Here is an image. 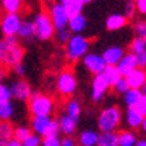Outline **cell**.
Instances as JSON below:
<instances>
[{
    "label": "cell",
    "mask_w": 146,
    "mask_h": 146,
    "mask_svg": "<svg viewBox=\"0 0 146 146\" xmlns=\"http://www.w3.org/2000/svg\"><path fill=\"white\" fill-rule=\"evenodd\" d=\"M0 42H2V48H3V54H2L3 66L13 69L16 64H21L25 51L18 42V36H5L3 41Z\"/></svg>",
    "instance_id": "1"
},
{
    "label": "cell",
    "mask_w": 146,
    "mask_h": 146,
    "mask_svg": "<svg viewBox=\"0 0 146 146\" xmlns=\"http://www.w3.org/2000/svg\"><path fill=\"white\" fill-rule=\"evenodd\" d=\"M28 108L32 117H51L56 108V102L50 95L41 92H32L28 100Z\"/></svg>",
    "instance_id": "2"
},
{
    "label": "cell",
    "mask_w": 146,
    "mask_h": 146,
    "mask_svg": "<svg viewBox=\"0 0 146 146\" xmlns=\"http://www.w3.org/2000/svg\"><path fill=\"white\" fill-rule=\"evenodd\" d=\"M89 45H91V42H89V40L85 35H73L72 34L70 40L64 45L66 58L69 60L70 63L79 62L80 58H83L85 56L88 54Z\"/></svg>",
    "instance_id": "3"
},
{
    "label": "cell",
    "mask_w": 146,
    "mask_h": 146,
    "mask_svg": "<svg viewBox=\"0 0 146 146\" xmlns=\"http://www.w3.org/2000/svg\"><path fill=\"white\" fill-rule=\"evenodd\" d=\"M121 124V110L117 105L105 107L98 115V129L101 133L115 131Z\"/></svg>",
    "instance_id": "4"
},
{
    "label": "cell",
    "mask_w": 146,
    "mask_h": 146,
    "mask_svg": "<svg viewBox=\"0 0 146 146\" xmlns=\"http://www.w3.org/2000/svg\"><path fill=\"white\" fill-rule=\"evenodd\" d=\"M32 23H34V29H35V36L38 40L47 41V40H50L54 36L56 29H54L53 22H51L47 12H38L34 16Z\"/></svg>",
    "instance_id": "5"
},
{
    "label": "cell",
    "mask_w": 146,
    "mask_h": 146,
    "mask_svg": "<svg viewBox=\"0 0 146 146\" xmlns=\"http://www.w3.org/2000/svg\"><path fill=\"white\" fill-rule=\"evenodd\" d=\"M56 86L60 95H63V96L73 95L78 89V79L75 76V73L69 69L60 72L57 76V80H56Z\"/></svg>",
    "instance_id": "6"
},
{
    "label": "cell",
    "mask_w": 146,
    "mask_h": 146,
    "mask_svg": "<svg viewBox=\"0 0 146 146\" xmlns=\"http://www.w3.org/2000/svg\"><path fill=\"white\" fill-rule=\"evenodd\" d=\"M48 16H50L51 22H53V27L56 31H62V29H67V23H69V15L66 9L62 6L60 2H54L50 3L48 6Z\"/></svg>",
    "instance_id": "7"
},
{
    "label": "cell",
    "mask_w": 146,
    "mask_h": 146,
    "mask_svg": "<svg viewBox=\"0 0 146 146\" xmlns=\"http://www.w3.org/2000/svg\"><path fill=\"white\" fill-rule=\"evenodd\" d=\"M22 18L21 15H12V13H5L0 19V31L5 36H16L19 27H21Z\"/></svg>",
    "instance_id": "8"
},
{
    "label": "cell",
    "mask_w": 146,
    "mask_h": 146,
    "mask_svg": "<svg viewBox=\"0 0 146 146\" xmlns=\"http://www.w3.org/2000/svg\"><path fill=\"white\" fill-rule=\"evenodd\" d=\"M9 89H10V96H12V98L16 100V101H21V102L28 101L31 98V95H32L31 85L27 80H23V79L15 80L9 86Z\"/></svg>",
    "instance_id": "9"
},
{
    "label": "cell",
    "mask_w": 146,
    "mask_h": 146,
    "mask_svg": "<svg viewBox=\"0 0 146 146\" xmlns=\"http://www.w3.org/2000/svg\"><path fill=\"white\" fill-rule=\"evenodd\" d=\"M110 88H111V86L107 83V80L101 75L94 76L92 86H91V100L94 102H101L104 100V96L108 94Z\"/></svg>",
    "instance_id": "10"
},
{
    "label": "cell",
    "mask_w": 146,
    "mask_h": 146,
    "mask_svg": "<svg viewBox=\"0 0 146 146\" xmlns=\"http://www.w3.org/2000/svg\"><path fill=\"white\" fill-rule=\"evenodd\" d=\"M82 62H83L85 69H86L89 73H92L94 76L101 75V73L104 72V69H105V63H104L101 54H98V53H88L82 58Z\"/></svg>",
    "instance_id": "11"
},
{
    "label": "cell",
    "mask_w": 146,
    "mask_h": 146,
    "mask_svg": "<svg viewBox=\"0 0 146 146\" xmlns=\"http://www.w3.org/2000/svg\"><path fill=\"white\" fill-rule=\"evenodd\" d=\"M51 121H53L51 117H32L31 123H29L31 131L42 139V137L47 136L48 129H50V126H51Z\"/></svg>",
    "instance_id": "12"
},
{
    "label": "cell",
    "mask_w": 146,
    "mask_h": 146,
    "mask_svg": "<svg viewBox=\"0 0 146 146\" xmlns=\"http://www.w3.org/2000/svg\"><path fill=\"white\" fill-rule=\"evenodd\" d=\"M124 54L126 53L123 50V47H120V45H111V47L105 48V50L102 51L101 57L104 60L105 66H117L118 62L123 58Z\"/></svg>",
    "instance_id": "13"
},
{
    "label": "cell",
    "mask_w": 146,
    "mask_h": 146,
    "mask_svg": "<svg viewBox=\"0 0 146 146\" xmlns=\"http://www.w3.org/2000/svg\"><path fill=\"white\" fill-rule=\"evenodd\" d=\"M127 85H129V89H142V86L146 83V73L145 69H139L136 67L135 70H131L127 76H124Z\"/></svg>",
    "instance_id": "14"
},
{
    "label": "cell",
    "mask_w": 146,
    "mask_h": 146,
    "mask_svg": "<svg viewBox=\"0 0 146 146\" xmlns=\"http://www.w3.org/2000/svg\"><path fill=\"white\" fill-rule=\"evenodd\" d=\"M86 27H88V19L83 13L72 16L67 23V29L70 31V34L73 32V35H82V32L86 29Z\"/></svg>",
    "instance_id": "15"
},
{
    "label": "cell",
    "mask_w": 146,
    "mask_h": 146,
    "mask_svg": "<svg viewBox=\"0 0 146 146\" xmlns=\"http://www.w3.org/2000/svg\"><path fill=\"white\" fill-rule=\"evenodd\" d=\"M60 3H62V6L66 9L69 18H72V16L80 15L83 7L86 5H89L91 2L89 0H62Z\"/></svg>",
    "instance_id": "16"
},
{
    "label": "cell",
    "mask_w": 146,
    "mask_h": 146,
    "mask_svg": "<svg viewBox=\"0 0 146 146\" xmlns=\"http://www.w3.org/2000/svg\"><path fill=\"white\" fill-rule=\"evenodd\" d=\"M115 67H117V70L120 72V75L123 76V78H124V76H127L131 70H135V69L137 67V64H136V58H135V54H131V53L124 54V56H123V58L120 60L118 64H117Z\"/></svg>",
    "instance_id": "17"
},
{
    "label": "cell",
    "mask_w": 146,
    "mask_h": 146,
    "mask_svg": "<svg viewBox=\"0 0 146 146\" xmlns=\"http://www.w3.org/2000/svg\"><path fill=\"white\" fill-rule=\"evenodd\" d=\"M124 120H126V124H127V130H136L142 127L143 123V115H140L137 113L136 108H127V111L124 114Z\"/></svg>",
    "instance_id": "18"
},
{
    "label": "cell",
    "mask_w": 146,
    "mask_h": 146,
    "mask_svg": "<svg viewBox=\"0 0 146 146\" xmlns=\"http://www.w3.org/2000/svg\"><path fill=\"white\" fill-rule=\"evenodd\" d=\"M57 123H58V129L60 133H63L64 136H72L73 133L76 131L78 129V121L72 120L70 117H67L66 114H62L57 118Z\"/></svg>",
    "instance_id": "19"
},
{
    "label": "cell",
    "mask_w": 146,
    "mask_h": 146,
    "mask_svg": "<svg viewBox=\"0 0 146 146\" xmlns=\"http://www.w3.org/2000/svg\"><path fill=\"white\" fill-rule=\"evenodd\" d=\"M127 25V19L123 16V13H111L105 19V28L108 31H118Z\"/></svg>",
    "instance_id": "20"
},
{
    "label": "cell",
    "mask_w": 146,
    "mask_h": 146,
    "mask_svg": "<svg viewBox=\"0 0 146 146\" xmlns=\"http://www.w3.org/2000/svg\"><path fill=\"white\" fill-rule=\"evenodd\" d=\"M98 136H100V133H96L95 130H83L79 133L76 142L80 146H96Z\"/></svg>",
    "instance_id": "21"
},
{
    "label": "cell",
    "mask_w": 146,
    "mask_h": 146,
    "mask_svg": "<svg viewBox=\"0 0 146 146\" xmlns=\"http://www.w3.org/2000/svg\"><path fill=\"white\" fill-rule=\"evenodd\" d=\"M101 76L107 80V83L110 85V86H114V85L123 78L120 75V72L117 70V67L115 66H105V69H104V72L101 73Z\"/></svg>",
    "instance_id": "22"
},
{
    "label": "cell",
    "mask_w": 146,
    "mask_h": 146,
    "mask_svg": "<svg viewBox=\"0 0 146 146\" xmlns=\"http://www.w3.org/2000/svg\"><path fill=\"white\" fill-rule=\"evenodd\" d=\"M13 139V126L10 121H0V146H5Z\"/></svg>",
    "instance_id": "23"
},
{
    "label": "cell",
    "mask_w": 146,
    "mask_h": 146,
    "mask_svg": "<svg viewBox=\"0 0 146 146\" xmlns=\"http://www.w3.org/2000/svg\"><path fill=\"white\" fill-rule=\"evenodd\" d=\"M16 35L19 36V38H22V40H31L32 36H35V29H34L32 21L23 19L21 22V27H19V31H18Z\"/></svg>",
    "instance_id": "24"
},
{
    "label": "cell",
    "mask_w": 146,
    "mask_h": 146,
    "mask_svg": "<svg viewBox=\"0 0 146 146\" xmlns=\"http://www.w3.org/2000/svg\"><path fill=\"white\" fill-rule=\"evenodd\" d=\"M137 136L131 130H123L118 133V146H136Z\"/></svg>",
    "instance_id": "25"
},
{
    "label": "cell",
    "mask_w": 146,
    "mask_h": 146,
    "mask_svg": "<svg viewBox=\"0 0 146 146\" xmlns=\"http://www.w3.org/2000/svg\"><path fill=\"white\" fill-rule=\"evenodd\" d=\"M96 146H118V133L117 131L101 133L98 136Z\"/></svg>",
    "instance_id": "26"
},
{
    "label": "cell",
    "mask_w": 146,
    "mask_h": 146,
    "mask_svg": "<svg viewBox=\"0 0 146 146\" xmlns=\"http://www.w3.org/2000/svg\"><path fill=\"white\" fill-rule=\"evenodd\" d=\"M140 98H142V92L139 89H129L123 95V101H124L127 108H135Z\"/></svg>",
    "instance_id": "27"
},
{
    "label": "cell",
    "mask_w": 146,
    "mask_h": 146,
    "mask_svg": "<svg viewBox=\"0 0 146 146\" xmlns=\"http://www.w3.org/2000/svg\"><path fill=\"white\" fill-rule=\"evenodd\" d=\"M80 113H82V108H80V104L76 101V100H69L66 102V115L70 117L72 120L78 121L79 117H80Z\"/></svg>",
    "instance_id": "28"
},
{
    "label": "cell",
    "mask_w": 146,
    "mask_h": 146,
    "mask_svg": "<svg viewBox=\"0 0 146 146\" xmlns=\"http://www.w3.org/2000/svg\"><path fill=\"white\" fill-rule=\"evenodd\" d=\"M15 115V105L12 101L0 104V121H10Z\"/></svg>",
    "instance_id": "29"
},
{
    "label": "cell",
    "mask_w": 146,
    "mask_h": 146,
    "mask_svg": "<svg viewBox=\"0 0 146 146\" xmlns=\"http://www.w3.org/2000/svg\"><path fill=\"white\" fill-rule=\"evenodd\" d=\"M2 7L5 10V13H12V15H19V12L22 9V2L21 0H3Z\"/></svg>",
    "instance_id": "30"
},
{
    "label": "cell",
    "mask_w": 146,
    "mask_h": 146,
    "mask_svg": "<svg viewBox=\"0 0 146 146\" xmlns=\"http://www.w3.org/2000/svg\"><path fill=\"white\" fill-rule=\"evenodd\" d=\"M32 135V131H31V127L29 126H18V127H13V139L18 140V142H23L25 139H28L29 136Z\"/></svg>",
    "instance_id": "31"
},
{
    "label": "cell",
    "mask_w": 146,
    "mask_h": 146,
    "mask_svg": "<svg viewBox=\"0 0 146 146\" xmlns=\"http://www.w3.org/2000/svg\"><path fill=\"white\" fill-rule=\"evenodd\" d=\"M143 51H146V41L136 36V38L130 42V53L131 54H139V53H143Z\"/></svg>",
    "instance_id": "32"
},
{
    "label": "cell",
    "mask_w": 146,
    "mask_h": 146,
    "mask_svg": "<svg viewBox=\"0 0 146 146\" xmlns=\"http://www.w3.org/2000/svg\"><path fill=\"white\" fill-rule=\"evenodd\" d=\"M54 36H56V41H57L58 44H64V45H66L67 41L70 40L72 34H70L69 29H62V31H56Z\"/></svg>",
    "instance_id": "33"
},
{
    "label": "cell",
    "mask_w": 146,
    "mask_h": 146,
    "mask_svg": "<svg viewBox=\"0 0 146 146\" xmlns=\"http://www.w3.org/2000/svg\"><path fill=\"white\" fill-rule=\"evenodd\" d=\"M135 34L137 38L146 41V21H137L135 23Z\"/></svg>",
    "instance_id": "34"
},
{
    "label": "cell",
    "mask_w": 146,
    "mask_h": 146,
    "mask_svg": "<svg viewBox=\"0 0 146 146\" xmlns=\"http://www.w3.org/2000/svg\"><path fill=\"white\" fill-rule=\"evenodd\" d=\"M12 101V96H10V89L7 85H5L3 82H0V104H5Z\"/></svg>",
    "instance_id": "35"
},
{
    "label": "cell",
    "mask_w": 146,
    "mask_h": 146,
    "mask_svg": "<svg viewBox=\"0 0 146 146\" xmlns=\"http://www.w3.org/2000/svg\"><path fill=\"white\" fill-rule=\"evenodd\" d=\"M113 89H114V92H117V94H121V95H124L127 91H129V85H127V82H126V79L124 78H121L114 86H113Z\"/></svg>",
    "instance_id": "36"
},
{
    "label": "cell",
    "mask_w": 146,
    "mask_h": 146,
    "mask_svg": "<svg viewBox=\"0 0 146 146\" xmlns=\"http://www.w3.org/2000/svg\"><path fill=\"white\" fill-rule=\"evenodd\" d=\"M135 2H126L124 3V13H123V16L129 21V19H131L133 16H135Z\"/></svg>",
    "instance_id": "37"
},
{
    "label": "cell",
    "mask_w": 146,
    "mask_h": 146,
    "mask_svg": "<svg viewBox=\"0 0 146 146\" xmlns=\"http://www.w3.org/2000/svg\"><path fill=\"white\" fill-rule=\"evenodd\" d=\"M41 146H60L58 136H45L41 139Z\"/></svg>",
    "instance_id": "38"
},
{
    "label": "cell",
    "mask_w": 146,
    "mask_h": 146,
    "mask_svg": "<svg viewBox=\"0 0 146 146\" xmlns=\"http://www.w3.org/2000/svg\"><path fill=\"white\" fill-rule=\"evenodd\" d=\"M22 146H41V137L32 133L28 139L22 142Z\"/></svg>",
    "instance_id": "39"
},
{
    "label": "cell",
    "mask_w": 146,
    "mask_h": 146,
    "mask_svg": "<svg viewBox=\"0 0 146 146\" xmlns=\"http://www.w3.org/2000/svg\"><path fill=\"white\" fill-rule=\"evenodd\" d=\"M135 108L137 110V113L140 115L146 117V95H142V98L139 100V102H137V105Z\"/></svg>",
    "instance_id": "40"
},
{
    "label": "cell",
    "mask_w": 146,
    "mask_h": 146,
    "mask_svg": "<svg viewBox=\"0 0 146 146\" xmlns=\"http://www.w3.org/2000/svg\"><path fill=\"white\" fill-rule=\"evenodd\" d=\"M135 58H136V64H137L139 69L146 67V51L139 53V54H135Z\"/></svg>",
    "instance_id": "41"
},
{
    "label": "cell",
    "mask_w": 146,
    "mask_h": 146,
    "mask_svg": "<svg viewBox=\"0 0 146 146\" xmlns=\"http://www.w3.org/2000/svg\"><path fill=\"white\" fill-rule=\"evenodd\" d=\"M135 10L140 15H146V0H137V2H135Z\"/></svg>",
    "instance_id": "42"
},
{
    "label": "cell",
    "mask_w": 146,
    "mask_h": 146,
    "mask_svg": "<svg viewBox=\"0 0 146 146\" xmlns=\"http://www.w3.org/2000/svg\"><path fill=\"white\" fill-rule=\"evenodd\" d=\"M58 133H60L58 123H57V120H53V121H51V126H50V129H48L47 136H58Z\"/></svg>",
    "instance_id": "43"
},
{
    "label": "cell",
    "mask_w": 146,
    "mask_h": 146,
    "mask_svg": "<svg viewBox=\"0 0 146 146\" xmlns=\"http://www.w3.org/2000/svg\"><path fill=\"white\" fill-rule=\"evenodd\" d=\"M78 142L75 137L72 136H64L63 139H60V146H76Z\"/></svg>",
    "instance_id": "44"
},
{
    "label": "cell",
    "mask_w": 146,
    "mask_h": 146,
    "mask_svg": "<svg viewBox=\"0 0 146 146\" xmlns=\"http://www.w3.org/2000/svg\"><path fill=\"white\" fill-rule=\"evenodd\" d=\"M13 72L16 73L18 76H23V75H25V72H27V70H25V66H23V64L21 63V64H16V66L13 67Z\"/></svg>",
    "instance_id": "45"
},
{
    "label": "cell",
    "mask_w": 146,
    "mask_h": 146,
    "mask_svg": "<svg viewBox=\"0 0 146 146\" xmlns=\"http://www.w3.org/2000/svg\"><path fill=\"white\" fill-rule=\"evenodd\" d=\"M5 146H22V143H21V142H18V140H15V139H10Z\"/></svg>",
    "instance_id": "46"
},
{
    "label": "cell",
    "mask_w": 146,
    "mask_h": 146,
    "mask_svg": "<svg viewBox=\"0 0 146 146\" xmlns=\"http://www.w3.org/2000/svg\"><path fill=\"white\" fill-rule=\"evenodd\" d=\"M5 76H6V72H5V67H2V66H0V82H2V80L5 79Z\"/></svg>",
    "instance_id": "47"
},
{
    "label": "cell",
    "mask_w": 146,
    "mask_h": 146,
    "mask_svg": "<svg viewBox=\"0 0 146 146\" xmlns=\"http://www.w3.org/2000/svg\"><path fill=\"white\" fill-rule=\"evenodd\" d=\"M136 146H146V139H137Z\"/></svg>",
    "instance_id": "48"
},
{
    "label": "cell",
    "mask_w": 146,
    "mask_h": 146,
    "mask_svg": "<svg viewBox=\"0 0 146 146\" xmlns=\"http://www.w3.org/2000/svg\"><path fill=\"white\" fill-rule=\"evenodd\" d=\"M142 130L146 133V117H143V123H142Z\"/></svg>",
    "instance_id": "49"
},
{
    "label": "cell",
    "mask_w": 146,
    "mask_h": 146,
    "mask_svg": "<svg viewBox=\"0 0 146 146\" xmlns=\"http://www.w3.org/2000/svg\"><path fill=\"white\" fill-rule=\"evenodd\" d=\"M140 92H142V95H146V83L142 86V89H140Z\"/></svg>",
    "instance_id": "50"
},
{
    "label": "cell",
    "mask_w": 146,
    "mask_h": 146,
    "mask_svg": "<svg viewBox=\"0 0 146 146\" xmlns=\"http://www.w3.org/2000/svg\"><path fill=\"white\" fill-rule=\"evenodd\" d=\"M2 54H3V48H2V42H0V62H2Z\"/></svg>",
    "instance_id": "51"
},
{
    "label": "cell",
    "mask_w": 146,
    "mask_h": 146,
    "mask_svg": "<svg viewBox=\"0 0 146 146\" xmlns=\"http://www.w3.org/2000/svg\"><path fill=\"white\" fill-rule=\"evenodd\" d=\"M145 73H146V67H145Z\"/></svg>",
    "instance_id": "52"
}]
</instances>
